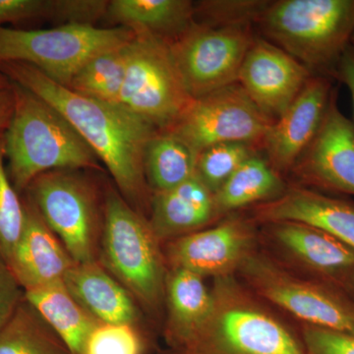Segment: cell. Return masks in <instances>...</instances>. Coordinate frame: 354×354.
Instances as JSON below:
<instances>
[{
    "label": "cell",
    "mask_w": 354,
    "mask_h": 354,
    "mask_svg": "<svg viewBox=\"0 0 354 354\" xmlns=\"http://www.w3.org/2000/svg\"><path fill=\"white\" fill-rule=\"evenodd\" d=\"M0 73L57 109L108 169L121 196L149 218L153 193L147 183V147L158 131L121 104L95 101L50 80L32 65L0 64Z\"/></svg>",
    "instance_id": "1"
},
{
    "label": "cell",
    "mask_w": 354,
    "mask_h": 354,
    "mask_svg": "<svg viewBox=\"0 0 354 354\" xmlns=\"http://www.w3.org/2000/svg\"><path fill=\"white\" fill-rule=\"evenodd\" d=\"M11 87L14 109L3 134L4 151L9 178L20 195L48 171H104L94 151L57 109L19 84L11 82Z\"/></svg>",
    "instance_id": "2"
},
{
    "label": "cell",
    "mask_w": 354,
    "mask_h": 354,
    "mask_svg": "<svg viewBox=\"0 0 354 354\" xmlns=\"http://www.w3.org/2000/svg\"><path fill=\"white\" fill-rule=\"evenodd\" d=\"M213 305L190 354H309L300 330L236 276L213 279Z\"/></svg>",
    "instance_id": "3"
},
{
    "label": "cell",
    "mask_w": 354,
    "mask_h": 354,
    "mask_svg": "<svg viewBox=\"0 0 354 354\" xmlns=\"http://www.w3.org/2000/svg\"><path fill=\"white\" fill-rule=\"evenodd\" d=\"M99 262L124 286L144 313L165 315L167 268L162 245L146 216L130 206L118 189L106 186Z\"/></svg>",
    "instance_id": "4"
},
{
    "label": "cell",
    "mask_w": 354,
    "mask_h": 354,
    "mask_svg": "<svg viewBox=\"0 0 354 354\" xmlns=\"http://www.w3.org/2000/svg\"><path fill=\"white\" fill-rule=\"evenodd\" d=\"M256 22L269 41L314 75L335 79L354 32V0L270 2Z\"/></svg>",
    "instance_id": "5"
},
{
    "label": "cell",
    "mask_w": 354,
    "mask_h": 354,
    "mask_svg": "<svg viewBox=\"0 0 354 354\" xmlns=\"http://www.w3.org/2000/svg\"><path fill=\"white\" fill-rule=\"evenodd\" d=\"M24 193L74 262H99L104 195L92 179L80 171H48L36 177Z\"/></svg>",
    "instance_id": "6"
},
{
    "label": "cell",
    "mask_w": 354,
    "mask_h": 354,
    "mask_svg": "<svg viewBox=\"0 0 354 354\" xmlns=\"http://www.w3.org/2000/svg\"><path fill=\"white\" fill-rule=\"evenodd\" d=\"M134 32L124 27L59 25L51 29L0 28V64L22 62L64 87L91 58L125 46Z\"/></svg>",
    "instance_id": "7"
},
{
    "label": "cell",
    "mask_w": 354,
    "mask_h": 354,
    "mask_svg": "<svg viewBox=\"0 0 354 354\" xmlns=\"http://www.w3.org/2000/svg\"><path fill=\"white\" fill-rule=\"evenodd\" d=\"M235 276L261 299L290 314L300 325L354 335L353 300L288 271L261 247Z\"/></svg>",
    "instance_id": "8"
},
{
    "label": "cell",
    "mask_w": 354,
    "mask_h": 354,
    "mask_svg": "<svg viewBox=\"0 0 354 354\" xmlns=\"http://www.w3.org/2000/svg\"><path fill=\"white\" fill-rule=\"evenodd\" d=\"M128 44V59L120 104L153 125L171 128L193 102L169 43L134 32Z\"/></svg>",
    "instance_id": "9"
},
{
    "label": "cell",
    "mask_w": 354,
    "mask_h": 354,
    "mask_svg": "<svg viewBox=\"0 0 354 354\" xmlns=\"http://www.w3.org/2000/svg\"><path fill=\"white\" fill-rule=\"evenodd\" d=\"M260 225V247L272 259L354 302V250L325 230L297 221Z\"/></svg>",
    "instance_id": "10"
},
{
    "label": "cell",
    "mask_w": 354,
    "mask_h": 354,
    "mask_svg": "<svg viewBox=\"0 0 354 354\" xmlns=\"http://www.w3.org/2000/svg\"><path fill=\"white\" fill-rule=\"evenodd\" d=\"M250 24L194 23L169 44L184 85L193 99L237 82L254 39Z\"/></svg>",
    "instance_id": "11"
},
{
    "label": "cell",
    "mask_w": 354,
    "mask_h": 354,
    "mask_svg": "<svg viewBox=\"0 0 354 354\" xmlns=\"http://www.w3.org/2000/svg\"><path fill=\"white\" fill-rule=\"evenodd\" d=\"M274 121L254 104L239 83L193 100L169 131L198 153L221 143L262 144Z\"/></svg>",
    "instance_id": "12"
},
{
    "label": "cell",
    "mask_w": 354,
    "mask_h": 354,
    "mask_svg": "<svg viewBox=\"0 0 354 354\" xmlns=\"http://www.w3.org/2000/svg\"><path fill=\"white\" fill-rule=\"evenodd\" d=\"M260 247V225L239 212L212 227L162 245L169 269H183L202 278L235 276L247 258Z\"/></svg>",
    "instance_id": "13"
},
{
    "label": "cell",
    "mask_w": 354,
    "mask_h": 354,
    "mask_svg": "<svg viewBox=\"0 0 354 354\" xmlns=\"http://www.w3.org/2000/svg\"><path fill=\"white\" fill-rule=\"evenodd\" d=\"M293 184L354 196V124L333 97L315 138L292 167Z\"/></svg>",
    "instance_id": "14"
},
{
    "label": "cell",
    "mask_w": 354,
    "mask_h": 354,
    "mask_svg": "<svg viewBox=\"0 0 354 354\" xmlns=\"http://www.w3.org/2000/svg\"><path fill=\"white\" fill-rule=\"evenodd\" d=\"M314 74L268 39H254L239 70L237 83L270 120L290 108Z\"/></svg>",
    "instance_id": "15"
},
{
    "label": "cell",
    "mask_w": 354,
    "mask_h": 354,
    "mask_svg": "<svg viewBox=\"0 0 354 354\" xmlns=\"http://www.w3.org/2000/svg\"><path fill=\"white\" fill-rule=\"evenodd\" d=\"M337 92L333 78L314 75L290 108L272 123L262 151L274 171L283 177L290 174L315 138Z\"/></svg>",
    "instance_id": "16"
},
{
    "label": "cell",
    "mask_w": 354,
    "mask_h": 354,
    "mask_svg": "<svg viewBox=\"0 0 354 354\" xmlns=\"http://www.w3.org/2000/svg\"><path fill=\"white\" fill-rule=\"evenodd\" d=\"M249 215L258 225L285 221L307 223L354 250V203L348 200L288 183L281 197L256 205Z\"/></svg>",
    "instance_id": "17"
},
{
    "label": "cell",
    "mask_w": 354,
    "mask_h": 354,
    "mask_svg": "<svg viewBox=\"0 0 354 354\" xmlns=\"http://www.w3.org/2000/svg\"><path fill=\"white\" fill-rule=\"evenodd\" d=\"M23 199L24 228L7 265L24 292L64 283L76 263L34 204L26 197Z\"/></svg>",
    "instance_id": "18"
},
{
    "label": "cell",
    "mask_w": 354,
    "mask_h": 354,
    "mask_svg": "<svg viewBox=\"0 0 354 354\" xmlns=\"http://www.w3.org/2000/svg\"><path fill=\"white\" fill-rule=\"evenodd\" d=\"M149 223L162 245L220 221L215 197L196 176L174 189L153 193Z\"/></svg>",
    "instance_id": "19"
},
{
    "label": "cell",
    "mask_w": 354,
    "mask_h": 354,
    "mask_svg": "<svg viewBox=\"0 0 354 354\" xmlns=\"http://www.w3.org/2000/svg\"><path fill=\"white\" fill-rule=\"evenodd\" d=\"M64 283L70 295L97 322L144 327L143 310L101 263H76L67 272Z\"/></svg>",
    "instance_id": "20"
},
{
    "label": "cell",
    "mask_w": 354,
    "mask_h": 354,
    "mask_svg": "<svg viewBox=\"0 0 354 354\" xmlns=\"http://www.w3.org/2000/svg\"><path fill=\"white\" fill-rule=\"evenodd\" d=\"M213 305L205 279L183 269H169L165 279L162 332L167 348L185 351L196 339Z\"/></svg>",
    "instance_id": "21"
},
{
    "label": "cell",
    "mask_w": 354,
    "mask_h": 354,
    "mask_svg": "<svg viewBox=\"0 0 354 354\" xmlns=\"http://www.w3.org/2000/svg\"><path fill=\"white\" fill-rule=\"evenodd\" d=\"M104 19L169 44L196 22L195 4L188 0H113Z\"/></svg>",
    "instance_id": "22"
},
{
    "label": "cell",
    "mask_w": 354,
    "mask_h": 354,
    "mask_svg": "<svg viewBox=\"0 0 354 354\" xmlns=\"http://www.w3.org/2000/svg\"><path fill=\"white\" fill-rule=\"evenodd\" d=\"M288 187L285 177L274 171L265 157L256 153L214 194L216 213L221 220L242 209L278 199Z\"/></svg>",
    "instance_id": "23"
},
{
    "label": "cell",
    "mask_w": 354,
    "mask_h": 354,
    "mask_svg": "<svg viewBox=\"0 0 354 354\" xmlns=\"http://www.w3.org/2000/svg\"><path fill=\"white\" fill-rule=\"evenodd\" d=\"M24 297L73 354H82L88 335L100 322L76 301L64 283L25 291Z\"/></svg>",
    "instance_id": "24"
},
{
    "label": "cell",
    "mask_w": 354,
    "mask_h": 354,
    "mask_svg": "<svg viewBox=\"0 0 354 354\" xmlns=\"http://www.w3.org/2000/svg\"><path fill=\"white\" fill-rule=\"evenodd\" d=\"M197 155L169 130H158L147 147L145 174L152 193L174 189L195 176Z\"/></svg>",
    "instance_id": "25"
},
{
    "label": "cell",
    "mask_w": 354,
    "mask_h": 354,
    "mask_svg": "<svg viewBox=\"0 0 354 354\" xmlns=\"http://www.w3.org/2000/svg\"><path fill=\"white\" fill-rule=\"evenodd\" d=\"M0 354H73L29 302L22 300L0 330Z\"/></svg>",
    "instance_id": "26"
},
{
    "label": "cell",
    "mask_w": 354,
    "mask_h": 354,
    "mask_svg": "<svg viewBox=\"0 0 354 354\" xmlns=\"http://www.w3.org/2000/svg\"><path fill=\"white\" fill-rule=\"evenodd\" d=\"M128 44L91 58L79 69L67 88L95 101L120 104L127 73Z\"/></svg>",
    "instance_id": "27"
},
{
    "label": "cell",
    "mask_w": 354,
    "mask_h": 354,
    "mask_svg": "<svg viewBox=\"0 0 354 354\" xmlns=\"http://www.w3.org/2000/svg\"><path fill=\"white\" fill-rule=\"evenodd\" d=\"M261 152L245 143H221L204 149L197 156L195 176L213 194L249 158Z\"/></svg>",
    "instance_id": "28"
},
{
    "label": "cell",
    "mask_w": 354,
    "mask_h": 354,
    "mask_svg": "<svg viewBox=\"0 0 354 354\" xmlns=\"http://www.w3.org/2000/svg\"><path fill=\"white\" fill-rule=\"evenodd\" d=\"M3 136L0 137V257L8 262L22 234L24 199L14 188L6 165Z\"/></svg>",
    "instance_id": "29"
},
{
    "label": "cell",
    "mask_w": 354,
    "mask_h": 354,
    "mask_svg": "<svg viewBox=\"0 0 354 354\" xmlns=\"http://www.w3.org/2000/svg\"><path fill=\"white\" fill-rule=\"evenodd\" d=\"M145 327L129 324H97L88 335L82 354H146Z\"/></svg>",
    "instance_id": "30"
},
{
    "label": "cell",
    "mask_w": 354,
    "mask_h": 354,
    "mask_svg": "<svg viewBox=\"0 0 354 354\" xmlns=\"http://www.w3.org/2000/svg\"><path fill=\"white\" fill-rule=\"evenodd\" d=\"M270 1H203L195 4L197 14L206 17L207 25L250 24L257 21ZM251 25V24H250Z\"/></svg>",
    "instance_id": "31"
},
{
    "label": "cell",
    "mask_w": 354,
    "mask_h": 354,
    "mask_svg": "<svg viewBox=\"0 0 354 354\" xmlns=\"http://www.w3.org/2000/svg\"><path fill=\"white\" fill-rule=\"evenodd\" d=\"M106 0H55L53 19L60 25L95 26L104 18Z\"/></svg>",
    "instance_id": "32"
},
{
    "label": "cell",
    "mask_w": 354,
    "mask_h": 354,
    "mask_svg": "<svg viewBox=\"0 0 354 354\" xmlns=\"http://www.w3.org/2000/svg\"><path fill=\"white\" fill-rule=\"evenodd\" d=\"M309 354H354V335L300 325Z\"/></svg>",
    "instance_id": "33"
},
{
    "label": "cell",
    "mask_w": 354,
    "mask_h": 354,
    "mask_svg": "<svg viewBox=\"0 0 354 354\" xmlns=\"http://www.w3.org/2000/svg\"><path fill=\"white\" fill-rule=\"evenodd\" d=\"M55 0H0V28L24 21L53 18Z\"/></svg>",
    "instance_id": "34"
},
{
    "label": "cell",
    "mask_w": 354,
    "mask_h": 354,
    "mask_svg": "<svg viewBox=\"0 0 354 354\" xmlns=\"http://www.w3.org/2000/svg\"><path fill=\"white\" fill-rule=\"evenodd\" d=\"M23 299L24 290L6 261L0 257V330L10 320Z\"/></svg>",
    "instance_id": "35"
},
{
    "label": "cell",
    "mask_w": 354,
    "mask_h": 354,
    "mask_svg": "<svg viewBox=\"0 0 354 354\" xmlns=\"http://www.w3.org/2000/svg\"><path fill=\"white\" fill-rule=\"evenodd\" d=\"M335 78L344 84L351 93L354 118V48L353 46H348V50L339 60L337 70H335ZM353 122L354 124V120Z\"/></svg>",
    "instance_id": "36"
},
{
    "label": "cell",
    "mask_w": 354,
    "mask_h": 354,
    "mask_svg": "<svg viewBox=\"0 0 354 354\" xmlns=\"http://www.w3.org/2000/svg\"><path fill=\"white\" fill-rule=\"evenodd\" d=\"M14 94L11 85L0 87V137L3 136L12 118Z\"/></svg>",
    "instance_id": "37"
},
{
    "label": "cell",
    "mask_w": 354,
    "mask_h": 354,
    "mask_svg": "<svg viewBox=\"0 0 354 354\" xmlns=\"http://www.w3.org/2000/svg\"><path fill=\"white\" fill-rule=\"evenodd\" d=\"M10 85L11 82L9 81V79L4 76L3 74L0 73V87H9Z\"/></svg>",
    "instance_id": "38"
},
{
    "label": "cell",
    "mask_w": 354,
    "mask_h": 354,
    "mask_svg": "<svg viewBox=\"0 0 354 354\" xmlns=\"http://www.w3.org/2000/svg\"><path fill=\"white\" fill-rule=\"evenodd\" d=\"M160 354H190L187 351H176V349L167 348V351H162Z\"/></svg>",
    "instance_id": "39"
},
{
    "label": "cell",
    "mask_w": 354,
    "mask_h": 354,
    "mask_svg": "<svg viewBox=\"0 0 354 354\" xmlns=\"http://www.w3.org/2000/svg\"><path fill=\"white\" fill-rule=\"evenodd\" d=\"M351 46H353V48H354V32L353 34V37H351Z\"/></svg>",
    "instance_id": "40"
}]
</instances>
